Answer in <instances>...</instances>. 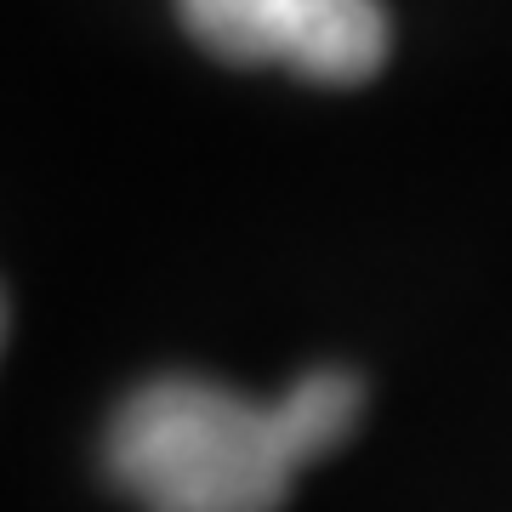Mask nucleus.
<instances>
[{"label": "nucleus", "instance_id": "nucleus-1", "mask_svg": "<svg viewBox=\"0 0 512 512\" xmlns=\"http://www.w3.org/2000/svg\"><path fill=\"white\" fill-rule=\"evenodd\" d=\"M103 467L143 512H279L302 473L274 404L205 376H154L114 410Z\"/></svg>", "mask_w": 512, "mask_h": 512}, {"label": "nucleus", "instance_id": "nucleus-2", "mask_svg": "<svg viewBox=\"0 0 512 512\" xmlns=\"http://www.w3.org/2000/svg\"><path fill=\"white\" fill-rule=\"evenodd\" d=\"M183 29L239 69H285L313 86H365L393 46L382 0H177Z\"/></svg>", "mask_w": 512, "mask_h": 512}, {"label": "nucleus", "instance_id": "nucleus-3", "mask_svg": "<svg viewBox=\"0 0 512 512\" xmlns=\"http://www.w3.org/2000/svg\"><path fill=\"white\" fill-rule=\"evenodd\" d=\"M274 416H279V433L291 444L296 467H308V461L330 456L359 427V416H365V382L342 365H319L285 399H274Z\"/></svg>", "mask_w": 512, "mask_h": 512}, {"label": "nucleus", "instance_id": "nucleus-4", "mask_svg": "<svg viewBox=\"0 0 512 512\" xmlns=\"http://www.w3.org/2000/svg\"><path fill=\"white\" fill-rule=\"evenodd\" d=\"M0 342H6V302H0Z\"/></svg>", "mask_w": 512, "mask_h": 512}]
</instances>
